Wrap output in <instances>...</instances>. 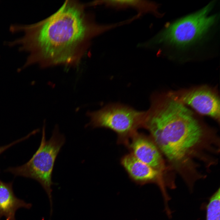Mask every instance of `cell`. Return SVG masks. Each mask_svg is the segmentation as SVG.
<instances>
[{"label":"cell","instance_id":"7a4b0ae2","mask_svg":"<svg viewBox=\"0 0 220 220\" xmlns=\"http://www.w3.org/2000/svg\"><path fill=\"white\" fill-rule=\"evenodd\" d=\"M84 5L66 1L55 13L39 22L13 24V33L22 36L11 41L20 51L29 53L23 68L37 64L42 68L63 65L75 66L94 37L114 28V24H101Z\"/></svg>","mask_w":220,"mask_h":220},{"label":"cell","instance_id":"30bf717a","mask_svg":"<svg viewBox=\"0 0 220 220\" xmlns=\"http://www.w3.org/2000/svg\"><path fill=\"white\" fill-rule=\"evenodd\" d=\"M91 5H103L105 7L120 10L132 8L136 10L138 14L152 13L157 16H161L158 11V5L151 1L141 0H106L94 1Z\"/></svg>","mask_w":220,"mask_h":220},{"label":"cell","instance_id":"6da1fadb","mask_svg":"<svg viewBox=\"0 0 220 220\" xmlns=\"http://www.w3.org/2000/svg\"><path fill=\"white\" fill-rule=\"evenodd\" d=\"M144 126L170 167L189 187L204 178L201 166L208 169L217 161L212 156L219 151L215 130L187 106L167 94L151 100Z\"/></svg>","mask_w":220,"mask_h":220},{"label":"cell","instance_id":"7c38bea8","mask_svg":"<svg viewBox=\"0 0 220 220\" xmlns=\"http://www.w3.org/2000/svg\"><path fill=\"white\" fill-rule=\"evenodd\" d=\"M28 138V136L26 135V136L20 139L16 140V141L6 145L0 147V155L7 149L11 146L16 144L20 141H22Z\"/></svg>","mask_w":220,"mask_h":220},{"label":"cell","instance_id":"8992f818","mask_svg":"<svg viewBox=\"0 0 220 220\" xmlns=\"http://www.w3.org/2000/svg\"><path fill=\"white\" fill-rule=\"evenodd\" d=\"M174 100L190 106L199 114L220 121V98L218 90L208 85L167 92Z\"/></svg>","mask_w":220,"mask_h":220},{"label":"cell","instance_id":"ba28073f","mask_svg":"<svg viewBox=\"0 0 220 220\" xmlns=\"http://www.w3.org/2000/svg\"><path fill=\"white\" fill-rule=\"evenodd\" d=\"M121 163L131 179L136 183L141 185L148 183L157 184L162 192L165 205H168L170 197L168 194L167 189H172V187L163 175L131 153L123 156Z\"/></svg>","mask_w":220,"mask_h":220},{"label":"cell","instance_id":"52a82bcc","mask_svg":"<svg viewBox=\"0 0 220 220\" xmlns=\"http://www.w3.org/2000/svg\"><path fill=\"white\" fill-rule=\"evenodd\" d=\"M129 147L132 153L140 160L156 170L170 184L174 183L172 168L167 166L159 148L152 139L138 133L133 134Z\"/></svg>","mask_w":220,"mask_h":220},{"label":"cell","instance_id":"3957f363","mask_svg":"<svg viewBox=\"0 0 220 220\" xmlns=\"http://www.w3.org/2000/svg\"><path fill=\"white\" fill-rule=\"evenodd\" d=\"M65 141V137L60 132L57 125L50 138L46 140L44 125L40 145L32 157L21 166L9 167L6 170L15 176L31 178L38 182L48 197L50 213H53L52 173L57 156Z\"/></svg>","mask_w":220,"mask_h":220},{"label":"cell","instance_id":"8fae6325","mask_svg":"<svg viewBox=\"0 0 220 220\" xmlns=\"http://www.w3.org/2000/svg\"><path fill=\"white\" fill-rule=\"evenodd\" d=\"M220 189L211 197L206 207V220H220Z\"/></svg>","mask_w":220,"mask_h":220},{"label":"cell","instance_id":"277c9868","mask_svg":"<svg viewBox=\"0 0 220 220\" xmlns=\"http://www.w3.org/2000/svg\"><path fill=\"white\" fill-rule=\"evenodd\" d=\"M211 3L201 10L170 24L155 37L142 43L145 48L164 44L182 50L203 38L216 22V15L209 14Z\"/></svg>","mask_w":220,"mask_h":220},{"label":"cell","instance_id":"5b68a950","mask_svg":"<svg viewBox=\"0 0 220 220\" xmlns=\"http://www.w3.org/2000/svg\"><path fill=\"white\" fill-rule=\"evenodd\" d=\"M146 111L137 110L120 104L107 105L100 109L88 112L90 121L88 124L93 127H104L116 132L127 142V139L143 127Z\"/></svg>","mask_w":220,"mask_h":220},{"label":"cell","instance_id":"9c48e42d","mask_svg":"<svg viewBox=\"0 0 220 220\" xmlns=\"http://www.w3.org/2000/svg\"><path fill=\"white\" fill-rule=\"evenodd\" d=\"M13 183L5 182L0 179V219L4 217L6 220H15L16 211L20 208L30 209V203L17 198L13 189Z\"/></svg>","mask_w":220,"mask_h":220}]
</instances>
